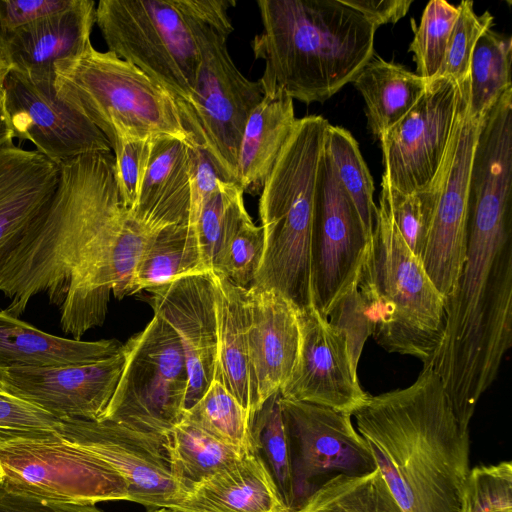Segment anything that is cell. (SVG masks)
<instances>
[{
	"label": "cell",
	"instance_id": "obj_15",
	"mask_svg": "<svg viewBox=\"0 0 512 512\" xmlns=\"http://www.w3.org/2000/svg\"><path fill=\"white\" fill-rule=\"evenodd\" d=\"M456 103V82L445 77L427 82L414 106L378 140L383 180L403 193L431 183L450 137Z\"/></svg>",
	"mask_w": 512,
	"mask_h": 512
},
{
	"label": "cell",
	"instance_id": "obj_49",
	"mask_svg": "<svg viewBox=\"0 0 512 512\" xmlns=\"http://www.w3.org/2000/svg\"><path fill=\"white\" fill-rule=\"evenodd\" d=\"M11 70L10 65L7 63L6 59L4 58L1 49H0V89L3 88L4 82Z\"/></svg>",
	"mask_w": 512,
	"mask_h": 512
},
{
	"label": "cell",
	"instance_id": "obj_35",
	"mask_svg": "<svg viewBox=\"0 0 512 512\" xmlns=\"http://www.w3.org/2000/svg\"><path fill=\"white\" fill-rule=\"evenodd\" d=\"M324 150L370 237L377 210L373 199L374 183L357 141L348 130L329 124L325 134Z\"/></svg>",
	"mask_w": 512,
	"mask_h": 512
},
{
	"label": "cell",
	"instance_id": "obj_23",
	"mask_svg": "<svg viewBox=\"0 0 512 512\" xmlns=\"http://www.w3.org/2000/svg\"><path fill=\"white\" fill-rule=\"evenodd\" d=\"M190 195L189 143L171 137L152 138L134 217L155 232L188 224Z\"/></svg>",
	"mask_w": 512,
	"mask_h": 512
},
{
	"label": "cell",
	"instance_id": "obj_46",
	"mask_svg": "<svg viewBox=\"0 0 512 512\" xmlns=\"http://www.w3.org/2000/svg\"><path fill=\"white\" fill-rule=\"evenodd\" d=\"M76 0H0V31H10L64 11Z\"/></svg>",
	"mask_w": 512,
	"mask_h": 512
},
{
	"label": "cell",
	"instance_id": "obj_43",
	"mask_svg": "<svg viewBox=\"0 0 512 512\" xmlns=\"http://www.w3.org/2000/svg\"><path fill=\"white\" fill-rule=\"evenodd\" d=\"M151 139L117 136L110 143L114 152L115 179L125 206L134 212L148 164Z\"/></svg>",
	"mask_w": 512,
	"mask_h": 512
},
{
	"label": "cell",
	"instance_id": "obj_36",
	"mask_svg": "<svg viewBox=\"0 0 512 512\" xmlns=\"http://www.w3.org/2000/svg\"><path fill=\"white\" fill-rule=\"evenodd\" d=\"M244 209V191L225 180L220 181L218 191L202 207L195 232L207 272L214 271L225 239Z\"/></svg>",
	"mask_w": 512,
	"mask_h": 512
},
{
	"label": "cell",
	"instance_id": "obj_10",
	"mask_svg": "<svg viewBox=\"0 0 512 512\" xmlns=\"http://www.w3.org/2000/svg\"><path fill=\"white\" fill-rule=\"evenodd\" d=\"M0 486L14 495L53 503L128 500V485L111 465L61 436L1 445Z\"/></svg>",
	"mask_w": 512,
	"mask_h": 512
},
{
	"label": "cell",
	"instance_id": "obj_51",
	"mask_svg": "<svg viewBox=\"0 0 512 512\" xmlns=\"http://www.w3.org/2000/svg\"><path fill=\"white\" fill-rule=\"evenodd\" d=\"M155 512H179V511H176L174 509H169V508H160L159 510H157Z\"/></svg>",
	"mask_w": 512,
	"mask_h": 512
},
{
	"label": "cell",
	"instance_id": "obj_9",
	"mask_svg": "<svg viewBox=\"0 0 512 512\" xmlns=\"http://www.w3.org/2000/svg\"><path fill=\"white\" fill-rule=\"evenodd\" d=\"M124 353L121 376L102 419L167 434L183 420L189 384L177 335L154 314L124 344Z\"/></svg>",
	"mask_w": 512,
	"mask_h": 512
},
{
	"label": "cell",
	"instance_id": "obj_17",
	"mask_svg": "<svg viewBox=\"0 0 512 512\" xmlns=\"http://www.w3.org/2000/svg\"><path fill=\"white\" fill-rule=\"evenodd\" d=\"M299 349L283 399L352 412L367 398L344 334L314 307L298 311Z\"/></svg>",
	"mask_w": 512,
	"mask_h": 512
},
{
	"label": "cell",
	"instance_id": "obj_29",
	"mask_svg": "<svg viewBox=\"0 0 512 512\" xmlns=\"http://www.w3.org/2000/svg\"><path fill=\"white\" fill-rule=\"evenodd\" d=\"M167 436L172 475L181 501L204 480L247 454L186 420L175 425Z\"/></svg>",
	"mask_w": 512,
	"mask_h": 512
},
{
	"label": "cell",
	"instance_id": "obj_4",
	"mask_svg": "<svg viewBox=\"0 0 512 512\" xmlns=\"http://www.w3.org/2000/svg\"><path fill=\"white\" fill-rule=\"evenodd\" d=\"M329 124L319 115L297 119L259 201L264 250L252 285L279 292L298 311L314 307L311 241Z\"/></svg>",
	"mask_w": 512,
	"mask_h": 512
},
{
	"label": "cell",
	"instance_id": "obj_52",
	"mask_svg": "<svg viewBox=\"0 0 512 512\" xmlns=\"http://www.w3.org/2000/svg\"><path fill=\"white\" fill-rule=\"evenodd\" d=\"M282 512H300L299 509H293V510H286V511H282Z\"/></svg>",
	"mask_w": 512,
	"mask_h": 512
},
{
	"label": "cell",
	"instance_id": "obj_24",
	"mask_svg": "<svg viewBox=\"0 0 512 512\" xmlns=\"http://www.w3.org/2000/svg\"><path fill=\"white\" fill-rule=\"evenodd\" d=\"M179 512H282L286 507L259 453L244 454L200 483L174 508ZM293 510V509H292Z\"/></svg>",
	"mask_w": 512,
	"mask_h": 512
},
{
	"label": "cell",
	"instance_id": "obj_22",
	"mask_svg": "<svg viewBox=\"0 0 512 512\" xmlns=\"http://www.w3.org/2000/svg\"><path fill=\"white\" fill-rule=\"evenodd\" d=\"M60 167L37 150L0 148V268L54 195Z\"/></svg>",
	"mask_w": 512,
	"mask_h": 512
},
{
	"label": "cell",
	"instance_id": "obj_5",
	"mask_svg": "<svg viewBox=\"0 0 512 512\" xmlns=\"http://www.w3.org/2000/svg\"><path fill=\"white\" fill-rule=\"evenodd\" d=\"M357 286L367 301L377 344L427 364L442 337L445 298L381 198Z\"/></svg>",
	"mask_w": 512,
	"mask_h": 512
},
{
	"label": "cell",
	"instance_id": "obj_50",
	"mask_svg": "<svg viewBox=\"0 0 512 512\" xmlns=\"http://www.w3.org/2000/svg\"><path fill=\"white\" fill-rule=\"evenodd\" d=\"M500 206H512V204H494V205H490V204H471L468 206L469 207H500Z\"/></svg>",
	"mask_w": 512,
	"mask_h": 512
},
{
	"label": "cell",
	"instance_id": "obj_30",
	"mask_svg": "<svg viewBox=\"0 0 512 512\" xmlns=\"http://www.w3.org/2000/svg\"><path fill=\"white\" fill-rule=\"evenodd\" d=\"M207 272L196 233L188 224L168 226L150 241L132 275L128 296L178 277Z\"/></svg>",
	"mask_w": 512,
	"mask_h": 512
},
{
	"label": "cell",
	"instance_id": "obj_19",
	"mask_svg": "<svg viewBox=\"0 0 512 512\" xmlns=\"http://www.w3.org/2000/svg\"><path fill=\"white\" fill-rule=\"evenodd\" d=\"M124 345L101 360L63 366L6 365L12 389L58 419L101 420L124 366Z\"/></svg>",
	"mask_w": 512,
	"mask_h": 512
},
{
	"label": "cell",
	"instance_id": "obj_16",
	"mask_svg": "<svg viewBox=\"0 0 512 512\" xmlns=\"http://www.w3.org/2000/svg\"><path fill=\"white\" fill-rule=\"evenodd\" d=\"M281 407L291 445L296 503L308 497L316 477L332 472L362 475L376 469L351 413L282 397Z\"/></svg>",
	"mask_w": 512,
	"mask_h": 512
},
{
	"label": "cell",
	"instance_id": "obj_33",
	"mask_svg": "<svg viewBox=\"0 0 512 512\" xmlns=\"http://www.w3.org/2000/svg\"><path fill=\"white\" fill-rule=\"evenodd\" d=\"M250 425L255 448L271 472L284 504L288 509H297L291 445L279 391L251 415Z\"/></svg>",
	"mask_w": 512,
	"mask_h": 512
},
{
	"label": "cell",
	"instance_id": "obj_14",
	"mask_svg": "<svg viewBox=\"0 0 512 512\" xmlns=\"http://www.w3.org/2000/svg\"><path fill=\"white\" fill-rule=\"evenodd\" d=\"M53 81L54 75L10 70L3 93L14 138L30 141L58 165L85 154L112 152L102 131L57 96Z\"/></svg>",
	"mask_w": 512,
	"mask_h": 512
},
{
	"label": "cell",
	"instance_id": "obj_20",
	"mask_svg": "<svg viewBox=\"0 0 512 512\" xmlns=\"http://www.w3.org/2000/svg\"><path fill=\"white\" fill-rule=\"evenodd\" d=\"M253 412L289 378L299 349L298 309L275 290L244 288Z\"/></svg>",
	"mask_w": 512,
	"mask_h": 512
},
{
	"label": "cell",
	"instance_id": "obj_39",
	"mask_svg": "<svg viewBox=\"0 0 512 512\" xmlns=\"http://www.w3.org/2000/svg\"><path fill=\"white\" fill-rule=\"evenodd\" d=\"M457 14V6L445 0H432L424 8L408 49L421 78L429 81L437 76Z\"/></svg>",
	"mask_w": 512,
	"mask_h": 512
},
{
	"label": "cell",
	"instance_id": "obj_45",
	"mask_svg": "<svg viewBox=\"0 0 512 512\" xmlns=\"http://www.w3.org/2000/svg\"><path fill=\"white\" fill-rule=\"evenodd\" d=\"M189 154L191 195L188 225L195 232L202 207L218 191L220 181L224 179L205 150L189 144Z\"/></svg>",
	"mask_w": 512,
	"mask_h": 512
},
{
	"label": "cell",
	"instance_id": "obj_44",
	"mask_svg": "<svg viewBox=\"0 0 512 512\" xmlns=\"http://www.w3.org/2000/svg\"><path fill=\"white\" fill-rule=\"evenodd\" d=\"M326 318L346 337L351 358L358 367L364 344L372 335L373 326L367 301L357 281L336 301Z\"/></svg>",
	"mask_w": 512,
	"mask_h": 512
},
{
	"label": "cell",
	"instance_id": "obj_32",
	"mask_svg": "<svg viewBox=\"0 0 512 512\" xmlns=\"http://www.w3.org/2000/svg\"><path fill=\"white\" fill-rule=\"evenodd\" d=\"M512 38L487 29L477 40L469 66V106L483 117L501 95L512 88Z\"/></svg>",
	"mask_w": 512,
	"mask_h": 512
},
{
	"label": "cell",
	"instance_id": "obj_25",
	"mask_svg": "<svg viewBox=\"0 0 512 512\" xmlns=\"http://www.w3.org/2000/svg\"><path fill=\"white\" fill-rule=\"evenodd\" d=\"M116 339L84 341L44 332L0 310V362L6 365L63 366L91 363L122 350Z\"/></svg>",
	"mask_w": 512,
	"mask_h": 512
},
{
	"label": "cell",
	"instance_id": "obj_11",
	"mask_svg": "<svg viewBox=\"0 0 512 512\" xmlns=\"http://www.w3.org/2000/svg\"><path fill=\"white\" fill-rule=\"evenodd\" d=\"M468 93L469 78L457 82L454 122L434 177L437 202L421 259L444 298L457 281L466 255L470 170L483 119L471 113Z\"/></svg>",
	"mask_w": 512,
	"mask_h": 512
},
{
	"label": "cell",
	"instance_id": "obj_37",
	"mask_svg": "<svg viewBox=\"0 0 512 512\" xmlns=\"http://www.w3.org/2000/svg\"><path fill=\"white\" fill-rule=\"evenodd\" d=\"M61 424V419L22 398L12 389L6 364L0 362V446L58 437Z\"/></svg>",
	"mask_w": 512,
	"mask_h": 512
},
{
	"label": "cell",
	"instance_id": "obj_1",
	"mask_svg": "<svg viewBox=\"0 0 512 512\" xmlns=\"http://www.w3.org/2000/svg\"><path fill=\"white\" fill-rule=\"evenodd\" d=\"M59 167L50 202L0 268V292L15 317L46 294L59 307L61 329L80 340L103 324L111 294L128 296L136 265L157 233L123 203L111 152Z\"/></svg>",
	"mask_w": 512,
	"mask_h": 512
},
{
	"label": "cell",
	"instance_id": "obj_42",
	"mask_svg": "<svg viewBox=\"0 0 512 512\" xmlns=\"http://www.w3.org/2000/svg\"><path fill=\"white\" fill-rule=\"evenodd\" d=\"M463 512H512L510 461L470 469Z\"/></svg>",
	"mask_w": 512,
	"mask_h": 512
},
{
	"label": "cell",
	"instance_id": "obj_21",
	"mask_svg": "<svg viewBox=\"0 0 512 512\" xmlns=\"http://www.w3.org/2000/svg\"><path fill=\"white\" fill-rule=\"evenodd\" d=\"M95 2L76 0L70 8L14 30L0 31V49L11 70L54 75V65L84 53L95 23Z\"/></svg>",
	"mask_w": 512,
	"mask_h": 512
},
{
	"label": "cell",
	"instance_id": "obj_40",
	"mask_svg": "<svg viewBox=\"0 0 512 512\" xmlns=\"http://www.w3.org/2000/svg\"><path fill=\"white\" fill-rule=\"evenodd\" d=\"M263 250V230L253 223L245 209L228 233L212 273L248 288L260 267Z\"/></svg>",
	"mask_w": 512,
	"mask_h": 512
},
{
	"label": "cell",
	"instance_id": "obj_41",
	"mask_svg": "<svg viewBox=\"0 0 512 512\" xmlns=\"http://www.w3.org/2000/svg\"><path fill=\"white\" fill-rule=\"evenodd\" d=\"M444 60L436 77H445L461 82L469 77L471 56L479 37L493 25L494 17L486 10L478 15L474 3L464 0L457 6ZM435 77V78H436Z\"/></svg>",
	"mask_w": 512,
	"mask_h": 512
},
{
	"label": "cell",
	"instance_id": "obj_34",
	"mask_svg": "<svg viewBox=\"0 0 512 512\" xmlns=\"http://www.w3.org/2000/svg\"><path fill=\"white\" fill-rule=\"evenodd\" d=\"M183 420L244 453L257 451L251 434V415L217 379L185 412Z\"/></svg>",
	"mask_w": 512,
	"mask_h": 512
},
{
	"label": "cell",
	"instance_id": "obj_12",
	"mask_svg": "<svg viewBox=\"0 0 512 512\" xmlns=\"http://www.w3.org/2000/svg\"><path fill=\"white\" fill-rule=\"evenodd\" d=\"M369 238L324 150L311 241L313 304L322 316L356 283Z\"/></svg>",
	"mask_w": 512,
	"mask_h": 512
},
{
	"label": "cell",
	"instance_id": "obj_7",
	"mask_svg": "<svg viewBox=\"0 0 512 512\" xmlns=\"http://www.w3.org/2000/svg\"><path fill=\"white\" fill-rule=\"evenodd\" d=\"M53 72L57 96L97 126L110 143L127 136L171 137L190 144L172 95L113 52L90 46L77 57L58 61Z\"/></svg>",
	"mask_w": 512,
	"mask_h": 512
},
{
	"label": "cell",
	"instance_id": "obj_38",
	"mask_svg": "<svg viewBox=\"0 0 512 512\" xmlns=\"http://www.w3.org/2000/svg\"><path fill=\"white\" fill-rule=\"evenodd\" d=\"M437 195L434 178L426 188L412 193H403L381 180L379 198L386 204L408 247L420 259L431 228Z\"/></svg>",
	"mask_w": 512,
	"mask_h": 512
},
{
	"label": "cell",
	"instance_id": "obj_26",
	"mask_svg": "<svg viewBox=\"0 0 512 512\" xmlns=\"http://www.w3.org/2000/svg\"><path fill=\"white\" fill-rule=\"evenodd\" d=\"M296 121L293 100L282 91L264 95L253 109L238 153L237 184L244 193L262 189Z\"/></svg>",
	"mask_w": 512,
	"mask_h": 512
},
{
	"label": "cell",
	"instance_id": "obj_2",
	"mask_svg": "<svg viewBox=\"0 0 512 512\" xmlns=\"http://www.w3.org/2000/svg\"><path fill=\"white\" fill-rule=\"evenodd\" d=\"M352 416L402 512L464 511L469 427L430 366L405 388L368 394Z\"/></svg>",
	"mask_w": 512,
	"mask_h": 512
},
{
	"label": "cell",
	"instance_id": "obj_31",
	"mask_svg": "<svg viewBox=\"0 0 512 512\" xmlns=\"http://www.w3.org/2000/svg\"><path fill=\"white\" fill-rule=\"evenodd\" d=\"M300 512H402L376 467L362 475L336 474L309 494Z\"/></svg>",
	"mask_w": 512,
	"mask_h": 512
},
{
	"label": "cell",
	"instance_id": "obj_3",
	"mask_svg": "<svg viewBox=\"0 0 512 512\" xmlns=\"http://www.w3.org/2000/svg\"><path fill=\"white\" fill-rule=\"evenodd\" d=\"M263 31L252 40L264 95L323 103L372 57L376 28L341 0H258Z\"/></svg>",
	"mask_w": 512,
	"mask_h": 512
},
{
	"label": "cell",
	"instance_id": "obj_18",
	"mask_svg": "<svg viewBox=\"0 0 512 512\" xmlns=\"http://www.w3.org/2000/svg\"><path fill=\"white\" fill-rule=\"evenodd\" d=\"M147 291L154 314L171 327L182 346L189 378L186 412L202 397L216 372L218 319L214 276L212 272L185 275Z\"/></svg>",
	"mask_w": 512,
	"mask_h": 512
},
{
	"label": "cell",
	"instance_id": "obj_48",
	"mask_svg": "<svg viewBox=\"0 0 512 512\" xmlns=\"http://www.w3.org/2000/svg\"><path fill=\"white\" fill-rule=\"evenodd\" d=\"M13 130L6 110L3 88L0 89V148L13 144Z\"/></svg>",
	"mask_w": 512,
	"mask_h": 512
},
{
	"label": "cell",
	"instance_id": "obj_8",
	"mask_svg": "<svg viewBox=\"0 0 512 512\" xmlns=\"http://www.w3.org/2000/svg\"><path fill=\"white\" fill-rule=\"evenodd\" d=\"M95 23L109 48L175 101L195 87L201 56L183 0H101Z\"/></svg>",
	"mask_w": 512,
	"mask_h": 512
},
{
	"label": "cell",
	"instance_id": "obj_13",
	"mask_svg": "<svg viewBox=\"0 0 512 512\" xmlns=\"http://www.w3.org/2000/svg\"><path fill=\"white\" fill-rule=\"evenodd\" d=\"M59 434L111 465L126 481L129 501L169 509L180 503L167 434L141 431L108 419H65Z\"/></svg>",
	"mask_w": 512,
	"mask_h": 512
},
{
	"label": "cell",
	"instance_id": "obj_47",
	"mask_svg": "<svg viewBox=\"0 0 512 512\" xmlns=\"http://www.w3.org/2000/svg\"><path fill=\"white\" fill-rule=\"evenodd\" d=\"M359 12L376 29L387 23H396L409 11L413 0H341Z\"/></svg>",
	"mask_w": 512,
	"mask_h": 512
},
{
	"label": "cell",
	"instance_id": "obj_27",
	"mask_svg": "<svg viewBox=\"0 0 512 512\" xmlns=\"http://www.w3.org/2000/svg\"><path fill=\"white\" fill-rule=\"evenodd\" d=\"M427 82L400 64L372 55L351 83L364 99L367 127L374 138L379 140L406 115Z\"/></svg>",
	"mask_w": 512,
	"mask_h": 512
},
{
	"label": "cell",
	"instance_id": "obj_6",
	"mask_svg": "<svg viewBox=\"0 0 512 512\" xmlns=\"http://www.w3.org/2000/svg\"><path fill=\"white\" fill-rule=\"evenodd\" d=\"M201 61L191 96L175 101L190 144L205 150L221 177L237 184L239 147L246 122L264 93L247 79L227 48L233 0H183ZM238 185V184H237Z\"/></svg>",
	"mask_w": 512,
	"mask_h": 512
},
{
	"label": "cell",
	"instance_id": "obj_28",
	"mask_svg": "<svg viewBox=\"0 0 512 512\" xmlns=\"http://www.w3.org/2000/svg\"><path fill=\"white\" fill-rule=\"evenodd\" d=\"M218 319L217 367L219 380L236 400L252 415L253 400L248 360L244 288L229 279L215 275Z\"/></svg>",
	"mask_w": 512,
	"mask_h": 512
}]
</instances>
